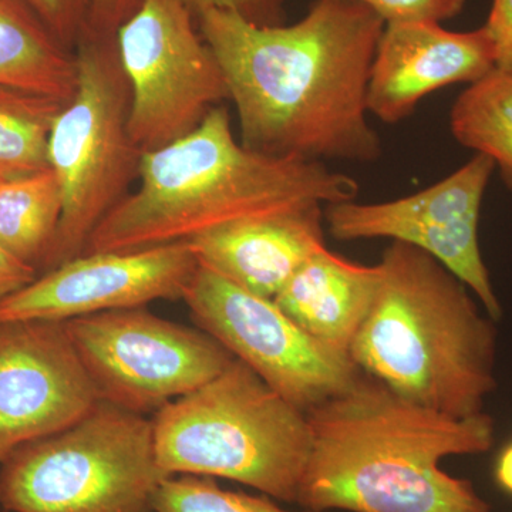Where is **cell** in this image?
Wrapping results in <instances>:
<instances>
[{"label": "cell", "mask_w": 512, "mask_h": 512, "mask_svg": "<svg viewBox=\"0 0 512 512\" xmlns=\"http://www.w3.org/2000/svg\"><path fill=\"white\" fill-rule=\"evenodd\" d=\"M76 93L57 114L49 137L50 170L62 194V220L43 266L82 255L87 242L138 180L141 153L128 131L130 87L116 35L84 30L76 47Z\"/></svg>", "instance_id": "7"}, {"label": "cell", "mask_w": 512, "mask_h": 512, "mask_svg": "<svg viewBox=\"0 0 512 512\" xmlns=\"http://www.w3.org/2000/svg\"><path fill=\"white\" fill-rule=\"evenodd\" d=\"M183 301L198 328L303 413L346 392L362 376L349 355L312 338L274 299L201 266Z\"/></svg>", "instance_id": "10"}, {"label": "cell", "mask_w": 512, "mask_h": 512, "mask_svg": "<svg viewBox=\"0 0 512 512\" xmlns=\"http://www.w3.org/2000/svg\"><path fill=\"white\" fill-rule=\"evenodd\" d=\"M37 15L67 49L73 50L89 22L92 0H29Z\"/></svg>", "instance_id": "23"}, {"label": "cell", "mask_w": 512, "mask_h": 512, "mask_svg": "<svg viewBox=\"0 0 512 512\" xmlns=\"http://www.w3.org/2000/svg\"><path fill=\"white\" fill-rule=\"evenodd\" d=\"M375 12L384 23L436 22L454 19L467 0H350Z\"/></svg>", "instance_id": "22"}, {"label": "cell", "mask_w": 512, "mask_h": 512, "mask_svg": "<svg viewBox=\"0 0 512 512\" xmlns=\"http://www.w3.org/2000/svg\"><path fill=\"white\" fill-rule=\"evenodd\" d=\"M2 463L0 505L12 512H151L171 477L157 461L153 420L104 400Z\"/></svg>", "instance_id": "6"}, {"label": "cell", "mask_w": 512, "mask_h": 512, "mask_svg": "<svg viewBox=\"0 0 512 512\" xmlns=\"http://www.w3.org/2000/svg\"><path fill=\"white\" fill-rule=\"evenodd\" d=\"M379 285V265L355 264L325 247L296 271L274 301L312 338L349 355Z\"/></svg>", "instance_id": "16"}, {"label": "cell", "mask_w": 512, "mask_h": 512, "mask_svg": "<svg viewBox=\"0 0 512 512\" xmlns=\"http://www.w3.org/2000/svg\"><path fill=\"white\" fill-rule=\"evenodd\" d=\"M494 69V46L484 26L451 32L436 22L386 23L370 72L367 110L383 123H400L429 94L476 83Z\"/></svg>", "instance_id": "14"}, {"label": "cell", "mask_w": 512, "mask_h": 512, "mask_svg": "<svg viewBox=\"0 0 512 512\" xmlns=\"http://www.w3.org/2000/svg\"><path fill=\"white\" fill-rule=\"evenodd\" d=\"M494 478L501 490L512 495V441L498 454L494 466Z\"/></svg>", "instance_id": "28"}, {"label": "cell", "mask_w": 512, "mask_h": 512, "mask_svg": "<svg viewBox=\"0 0 512 512\" xmlns=\"http://www.w3.org/2000/svg\"><path fill=\"white\" fill-rule=\"evenodd\" d=\"M325 205L231 222L188 241L198 266L274 299L315 252L325 248Z\"/></svg>", "instance_id": "15"}, {"label": "cell", "mask_w": 512, "mask_h": 512, "mask_svg": "<svg viewBox=\"0 0 512 512\" xmlns=\"http://www.w3.org/2000/svg\"><path fill=\"white\" fill-rule=\"evenodd\" d=\"M198 264L188 242L87 252L55 266L0 301V323L67 322L96 313L183 299Z\"/></svg>", "instance_id": "12"}, {"label": "cell", "mask_w": 512, "mask_h": 512, "mask_svg": "<svg viewBox=\"0 0 512 512\" xmlns=\"http://www.w3.org/2000/svg\"><path fill=\"white\" fill-rule=\"evenodd\" d=\"M153 511L296 512L279 507L269 498L225 490L210 477L190 476V474L165 478L154 497Z\"/></svg>", "instance_id": "21"}, {"label": "cell", "mask_w": 512, "mask_h": 512, "mask_svg": "<svg viewBox=\"0 0 512 512\" xmlns=\"http://www.w3.org/2000/svg\"><path fill=\"white\" fill-rule=\"evenodd\" d=\"M377 265L379 291L350 359L410 402L453 417L484 413L497 387L495 320L419 248L393 241Z\"/></svg>", "instance_id": "4"}, {"label": "cell", "mask_w": 512, "mask_h": 512, "mask_svg": "<svg viewBox=\"0 0 512 512\" xmlns=\"http://www.w3.org/2000/svg\"><path fill=\"white\" fill-rule=\"evenodd\" d=\"M311 451L296 504L328 512H493L440 463L487 453L490 414L453 417L421 406L362 373L346 392L306 413Z\"/></svg>", "instance_id": "2"}, {"label": "cell", "mask_w": 512, "mask_h": 512, "mask_svg": "<svg viewBox=\"0 0 512 512\" xmlns=\"http://www.w3.org/2000/svg\"><path fill=\"white\" fill-rule=\"evenodd\" d=\"M101 400L137 414L200 389L235 357L202 329L140 308L64 322Z\"/></svg>", "instance_id": "9"}, {"label": "cell", "mask_w": 512, "mask_h": 512, "mask_svg": "<svg viewBox=\"0 0 512 512\" xmlns=\"http://www.w3.org/2000/svg\"><path fill=\"white\" fill-rule=\"evenodd\" d=\"M62 220V194L50 168L0 181V248L26 264L45 262Z\"/></svg>", "instance_id": "18"}, {"label": "cell", "mask_w": 512, "mask_h": 512, "mask_svg": "<svg viewBox=\"0 0 512 512\" xmlns=\"http://www.w3.org/2000/svg\"><path fill=\"white\" fill-rule=\"evenodd\" d=\"M77 67L29 0H0V86L67 103L76 93Z\"/></svg>", "instance_id": "17"}, {"label": "cell", "mask_w": 512, "mask_h": 512, "mask_svg": "<svg viewBox=\"0 0 512 512\" xmlns=\"http://www.w3.org/2000/svg\"><path fill=\"white\" fill-rule=\"evenodd\" d=\"M484 28L493 42L495 69L512 74V0H493Z\"/></svg>", "instance_id": "25"}, {"label": "cell", "mask_w": 512, "mask_h": 512, "mask_svg": "<svg viewBox=\"0 0 512 512\" xmlns=\"http://www.w3.org/2000/svg\"><path fill=\"white\" fill-rule=\"evenodd\" d=\"M357 195L355 178L325 163L245 147L218 106L187 136L143 153L137 190L97 225L83 254L188 242L231 222Z\"/></svg>", "instance_id": "3"}, {"label": "cell", "mask_w": 512, "mask_h": 512, "mask_svg": "<svg viewBox=\"0 0 512 512\" xmlns=\"http://www.w3.org/2000/svg\"><path fill=\"white\" fill-rule=\"evenodd\" d=\"M153 426L170 476L225 478L296 504L311 451L308 416L238 359L165 404Z\"/></svg>", "instance_id": "5"}, {"label": "cell", "mask_w": 512, "mask_h": 512, "mask_svg": "<svg viewBox=\"0 0 512 512\" xmlns=\"http://www.w3.org/2000/svg\"><path fill=\"white\" fill-rule=\"evenodd\" d=\"M35 266L20 261L0 248V301L36 278Z\"/></svg>", "instance_id": "27"}, {"label": "cell", "mask_w": 512, "mask_h": 512, "mask_svg": "<svg viewBox=\"0 0 512 512\" xmlns=\"http://www.w3.org/2000/svg\"><path fill=\"white\" fill-rule=\"evenodd\" d=\"M195 18L208 9L228 10L261 26L285 23L286 0H185Z\"/></svg>", "instance_id": "24"}, {"label": "cell", "mask_w": 512, "mask_h": 512, "mask_svg": "<svg viewBox=\"0 0 512 512\" xmlns=\"http://www.w3.org/2000/svg\"><path fill=\"white\" fill-rule=\"evenodd\" d=\"M451 133L466 148L490 157L512 192V74L491 70L454 101Z\"/></svg>", "instance_id": "19"}, {"label": "cell", "mask_w": 512, "mask_h": 512, "mask_svg": "<svg viewBox=\"0 0 512 512\" xmlns=\"http://www.w3.org/2000/svg\"><path fill=\"white\" fill-rule=\"evenodd\" d=\"M197 25L227 80L239 141L269 156L375 163L367 87L384 20L350 0H316L292 25L208 9Z\"/></svg>", "instance_id": "1"}, {"label": "cell", "mask_w": 512, "mask_h": 512, "mask_svg": "<svg viewBox=\"0 0 512 512\" xmlns=\"http://www.w3.org/2000/svg\"><path fill=\"white\" fill-rule=\"evenodd\" d=\"M143 0H92L87 32L93 35L114 36L117 29L141 5Z\"/></svg>", "instance_id": "26"}, {"label": "cell", "mask_w": 512, "mask_h": 512, "mask_svg": "<svg viewBox=\"0 0 512 512\" xmlns=\"http://www.w3.org/2000/svg\"><path fill=\"white\" fill-rule=\"evenodd\" d=\"M64 104L43 94L0 86V181L50 168V131Z\"/></svg>", "instance_id": "20"}, {"label": "cell", "mask_w": 512, "mask_h": 512, "mask_svg": "<svg viewBox=\"0 0 512 512\" xmlns=\"http://www.w3.org/2000/svg\"><path fill=\"white\" fill-rule=\"evenodd\" d=\"M100 402L64 322L0 323V463Z\"/></svg>", "instance_id": "13"}, {"label": "cell", "mask_w": 512, "mask_h": 512, "mask_svg": "<svg viewBox=\"0 0 512 512\" xmlns=\"http://www.w3.org/2000/svg\"><path fill=\"white\" fill-rule=\"evenodd\" d=\"M116 46L130 87L128 131L141 153L187 136L229 101L220 62L185 0H143L117 29Z\"/></svg>", "instance_id": "8"}, {"label": "cell", "mask_w": 512, "mask_h": 512, "mask_svg": "<svg viewBox=\"0 0 512 512\" xmlns=\"http://www.w3.org/2000/svg\"><path fill=\"white\" fill-rule=\"evenodd\" d=\"M494 161L476 153L463 167L416 194L397 200L336 202L325 207V224L338 241L390 239L433 256L473 292L498 322L503 306L481 255L478 225Z\"/></svg>", "instance_id": "11"}]
</instances>
